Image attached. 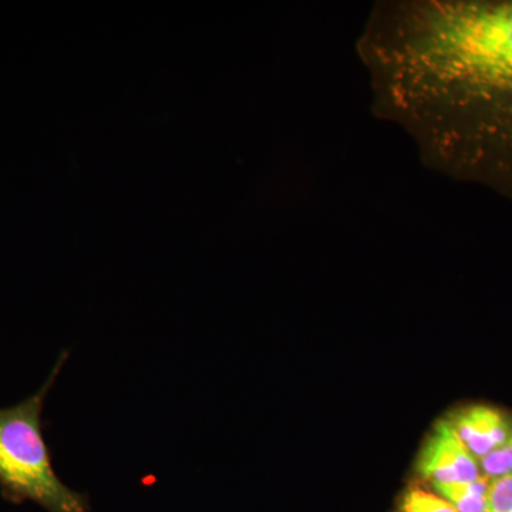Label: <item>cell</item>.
<instances>
[{"mask_svg":"<svg viewBox=\"0 0 512 512\" xmlns=\"http://www.w3.org/2000/svg\"><path fill=\"white\" fill-rule=\"evenodd\" d=\"M67 359L69 352L64 350L35 394L0 409V494L9 503L30 501L47 512H90L89 497L67 487L57 476L43 436L47 394Z\"/></svg>","mask_w":512,"mask_h":512,"instance_id":"cell-2","label":"cell"},{"mask_svg":"<svg viewBox=\"0 0 512 512\" xmlns=\"http://www.w3.org/2000/svg\"><path fill=\"white\" fill-rule=\"evenodd\" d=\"M417 471L431 484H464L481 474L480 461L464 446L447 419L440 420L421 450Z\"/></svg>","mask_w":512,"mask_h":512,"instance_id":"cell-3","label":"cell"},{"mask_svg":"<svg viewBox=\"0 0 512 512\" xmlns=\"http://www.w3.org/2000/svg\"><path fill=\"white\" fill-rule=\"evenodd\" d=\"M490 481L481 476L471 483L433 484V487L457 512H487Z\"/></svg>","mask_w":512,"mask_h":512,"instance_id":"cell-5","label":"cell"},{"mask_svg":"<svg viewBox=\"0 0 512 512\" xmlns=\"http://www.w3.org/2000/svg\"><path fill=\"white\" fill-rule=\"evenodd\" d=\"M399 512H457L448 501L440 495L427 493V491L410 490L404 495Z\"/></svg>","mask_w":512,"mask_h":512,"instance_id":"cell-6","label":"cell"},{"mask_svg":"<svg viewBox=\"0 0 512 512\" xmlns=\"http://www.w3.org/2000/svg\"><path fill=\"white\" fill-rule=\"evenodd\" d=\"M481 474L484 477L493 478L511 476L512 474V431L508 439L495 448L493 453L480 460Z\"/></svg>","mask_w":512,"mask_h":512,"instance_id":"cell-7","label":"cell"},{"mask_svg":"<svg viewBox=\"0 0 512 512\" xmlns=\"http://www.w3.org/2000/svg\"><path fill=\"white\" fill-rule=\"evenodd\" d=\"M447 420L478 461L500 447L512 431V417L487 404L461 407Z\"/></svg>","mask_w":512,"mask_h":512,"instance_id":"cell-4","label":"cell"},{"mask_svg":"<svg viewBox=\"0 0 512 512\" xmlns=\"http://www.w3.org/2000/svg\"><path fill=\"white\" fill-rule=\"evenodd\" d=\"M356 53L427 167L512 200V0H383Z\"/></svg>","mask_w":512,"mask_h":512,"instance_id":"cell-1","label":"cell"},{"mask_svg":"<svg viewBox=\"0 0 512 512\" xmlns=\"http://www.w3.org/2000/svg\"><path fill=\"white\" fill-rule=\"evenodd\" d=\"M487 512H512V474L490 481Z\"/></svg>","mask_w":512,"mask_h":512,"instance_id":"cell-8","label":"cell"}]
</instances>
